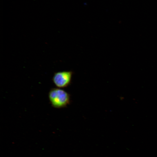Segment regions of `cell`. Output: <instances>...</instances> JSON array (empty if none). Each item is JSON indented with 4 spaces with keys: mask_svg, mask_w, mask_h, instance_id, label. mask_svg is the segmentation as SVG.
Returning a JSON list of instances; mask_svg holds the SVG:
<instances>
[{
    "mask_svg": "<svg viewBox=\"0 0 157 157\" xmlns=\"http://www.w3.org/2000/svg\"><path fill=\"white\" fill-rule=\"evenodd\" d=\"M48 97L51 106L55 108H65L70 103L69 94L60 88H51L49 92Z\"/></svg>",
    "mask_w": 157,
    "mask_h": 157,
    "instance_id": "6da1fadb",
    "label": "cell"
},
{
    "mask_svg": "<svg viewBox=\"0 0 157 157\" xmlns=\"http://www.w3.org/2000/svg\"><path fill=\"white\" fill-rule=\"evenodd\" d=\"M73 73L71 71L56 72L52 78L53 82L58 88L67 87L71 83Z\"/></svg>",
    "mask_w": 157,
    "mask_h": 157,
    "instance_id": "7a4b0ae2",
    "label": "cell"
}]
</instances>
